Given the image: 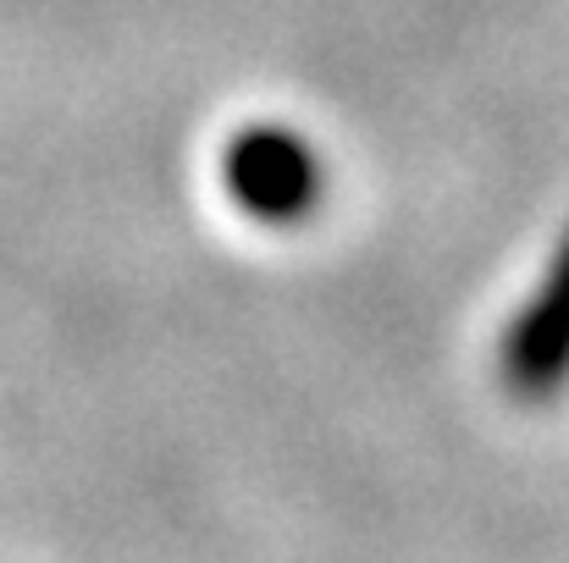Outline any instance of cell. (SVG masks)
Segmentation results:
<instances>
[{
    "instance_id": "cell-1",
    "label": "cell",
    "mask_w": 569,
    "mask_h": 563,
    "mask_svg": "<svg viewBox=\"0 0 569 563\" xmlns=\"http://www.w3.org/2000/svg\"><path fill=\"white\" fill-rule=\"evenodd\" d=\"M221 183L243 215H254L266 227H293L321 210L327 167H321L316 144L299 139L293 128L254 122V128L232 133V144L221 155Z\"/></svg>"
},
{
    "instance_id": "cell-2",
    "label": "cell",
    "mask_w": 569,
    "mask_h": 563,
    "mask_svg": "<svg viewBox=\"0 0 569 563\" xmlns=\"http://www.w3.org/2000/svg\"><path fill=\"white\" fill-rule=\"evenodd\" d=\"M498 375L520 403H548L569 386V227L498 343Z\"/></svg>"
}]
</instances>
